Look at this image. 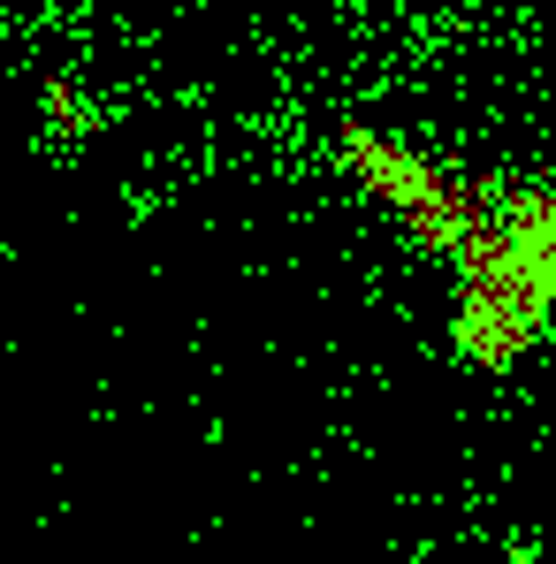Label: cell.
<instances>
[{
  "label": "cell",
  "instance_id": "cell-1",
  "mask_svg": "<svg viewBox=\"0 0 556 564\" xmlns=\"http://www.w3.org/2000/svg\"><path fill=\"white\" fill-rule=\"evenodd\" d=\"M450 351L472 375H511L556 328V184L503 191L495 221L450 260Z\"/></svg>",
  "mask_w": 556,
  "mask_h": 564
},
{
  "label": "cell",
  "instance_id": "cell-2",
  "mask_svg": "<svg viewBox=\"0 0 556 564\" xmlns=\"http://www.w3.org/2000/svg\"><path fill=\"white\" fill-rule=\"evenodd\" d=\"M336 161H344L351 184L367 191L373 206H389V221H396L419 252H435V260H458L465 245L495 221V198H503V191L472 184L450 161H435V153H419V145H404V138L373 130V122H344V130H336Z\"/></svg>",
  "mask_w": 556,
  "mask_h": 564
}]
</instances>
